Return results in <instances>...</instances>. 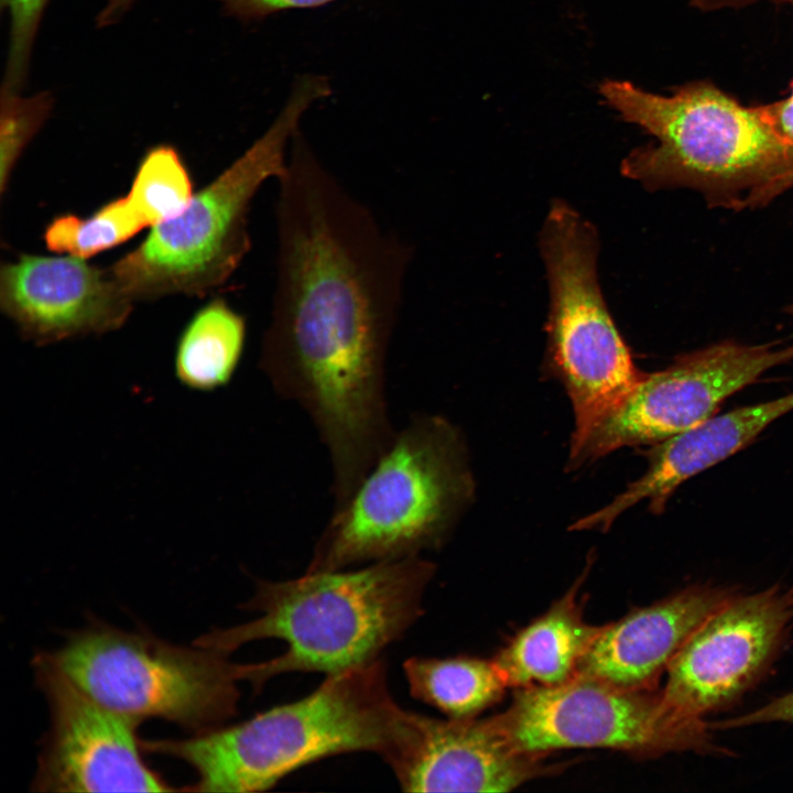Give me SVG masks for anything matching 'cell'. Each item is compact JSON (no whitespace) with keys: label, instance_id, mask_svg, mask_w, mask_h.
<instances>
[{"label":"cell","instance_id":"e0dca14e","mask_svg":"<svg viewBox=\"0 0 793 793\" xmlns=\"http://www.w3.org/2000/svg\"><path fill=\"white\" fill-rule=\"evenodd\" d=\"M580 582L517 633L496 656L508 687L557 685L572 680L600 627L584 620L576 599Z\"/></svg>","mask_w":793,"mask_h":793},{"label":"cell","instance_id":"277c9868","mask_svg":"<svg viewBox=\"0 0 793 793\" xmlns=\"http://www.w3.org/2000/svg\"><path fill=\"white\" fill-rule=\"evenodd\" d=\"M472 487L456 427L439 415H412L347 503L333 510L306 572L438 547L468 504Z\"/></svg>","mask_w":793,"mask_h":793},{"label":"cell","instance_id":"8992f818","mask_svg":"<svg viewBox=\"0 0 793 793\" xmlns=\"http://www.w3.org/2000/svg\"><path fill=\"white\" fill-rule=\"evenodd\" d=\"M330 93L325 77L297 82L268 129L177 215L151 227L146 238L110 270L134 302L171 294L202 296L224 284L247 256L252 199L284 171L304 113Z\"/></svg>","mask_w":793,"mask_h":793},{"label":"cell","instance_id":"cb8c5ba5","mask_svg":"<svg viewBox=\"0 0 793 793\" xmlns=\"http://www.w3.org/2000/svg\"><path fill=\"white\" fill-rule=\"evenodd\" d=\"M226 14L249 22L265 19L274 13L324 6L337 0H215Z\"/></svg>","mask_w":793,"mask_h":793},{"label":"cell","instance_id":"3957f363","mask_svg":"<svg viewBox=\"0 0 793 793\" xmlns=\"http://www.w3.org/2000/svg\"><path fill=\"white\" fill-rule=\"evenodd\" d=\"M414 715L392 697L379 658L328 675L307 696L242 723L141 746L192 767L197 779L187 791L258 792L340 753L373 752L388 763L409 737Z\"/></svg>","mask_w":793,"mask_h":793},{"label":"cell","instance_id":"8fae6325","mask_svg":"<svg viewBox=\"0 0 793 793\" xmlns=\"http://www.w3.org/2000/svg\"><path fill=\"white\" fill-rule=\"evenodd\" d=\"M35 673L48 707L32 787L36 792L175 791L141 756L139 720L118 713L82 689L44 653Z\"/></svg>","mask_w":793,"mask_h":793},{"label":"cell","instance_id":"7402d4cb","mask_svg":"<svg viewBox=\"0 0 793 793\" xmlns=\"http://www.w3.org/2000/svg\"><path fill=\"white\" fill-rule=\"evenodd\" d=\"M1 88L0 187L3 194L18 159L51 116L54 97L43 90L30 96Z\"/></svg>","mask_w":793,"mask_h":793},{"label":"cell","instance_id":"484cf974","mask_svg":"<svg viewBox=\"0 0 793 793\" xmlns=\"http://www.w3.org/2000/svg\"><path fill=\"white\" fill-rule=\"evenodd\" d=\"M757 108L778 138L793 148V90L784 100Z\"/></svg>","mask_w":793,"mask_h":793},{"label":"cell","instance_id":"44dd1931","mask_svg":"<svg viewBox=\"0 0 793 793\" xmlns=\"http://www.w3.org/2000/svg\"><path fill=\"white\" fill-rule=\"evenodd\" d=\"M193 195L189 174L177 150L159 144L141 159L127 197L152 227L181 213Z\"/></svg>","mask_w":793,"mask_h":793},{"label":"cell","instance_id":"ffe728a7","mask_svg":"<svg viewBox=\"0 0 793 793\" xmlns=\"http://www.w3.org/2000/svg\"><path fill=\"white\" fill-rule=\"evenodd\" d=\"M148 227L128 197L108 202L87 218L61 215L44 231L51 251L87 259L123 243Z\"/></svg>","mask_w":793,"mask_h":793},{"label":"cell","instance_id":"6da1fadb","mask_svg":"<svg viewBox=\"0 0 793 793\" xmlns=\"http://www.w3.org/2000/svg\"><path fill=\"white\" fill-rule=\"evenodd\" d=\"M276 182V274L259 368L309 416L332 476L352 484L397 432L385 369L413 248L382 227L300 131Z\"/></svg>","mask_w":793,"mask_h":793},{"label":"cell","instance_id":"30bf717a","mask_svg":"<svg viewBox=\"0 0 793 793\" xmlns=\"http://www.w3.org/2000/svg\"><path fill=\"white\" fill-rule=\"evenodd\" d=\"M793 360V345L727 340L678 356L638 384L580 439L571 443L576 469L626 446L656 445L713 416L769 369Z\"/></svg>","mask_w":793,"mask_h":793},{"label":"cell","instance_id":"9c48e42d","mask_svg":"<svg viewBox=\"0 0 793 793\" xmlns=\"http://www.w3.org/2000/svg\"><path fill=\"white\" fill-rule=\"evenodd\" d=\"M491 719L517 751L537 757L574 748L645 757L713 749L709 725L676 710L661 693L582 674L557 685L518 688L510 706Z\"/></svg>","mask_w":793,"mask_h":793},{"label":"cell","instance_id":"7a4b0ae2","mask_svg":"<svg viewBox=\"0 0 793 793\" xmlns=\"http://www.w3.org/2000/svg\"><path fill=\"white\" fill-rule=\"evenodd\" d=\"M434 573L432 562L413 555L260 580L246 604L257 618L203 634L195 644L230 653L252 641L282 640L283 653L241 664V680L254 688L287 672L338 674L381 658L414 624Z\"/></svg>","mask_w":793,"mask_h":793},{"label":"cell","instance_id":"83f0119b","mask_svg":"<svg viewBox=\"0 0 793 793\" xmlns=\"http://www.w3.org/2000/svg\"><path fill=\"white\" fill-rule=\"evenodd\" d=\"M787 311H789V312H790V314H791V315L793 316V304H792V305H791V306L789 307V309H787Z\"/></svg>","mask_w":793,"mask_h":793},{"label":"cell","instance_id":"ac0fdd59","mask_svg":"<svg viewBox=\"0 0 793 793\" xmlns=\"http://www.w3.org/2000/svg\"><path fill=\"white\" fill-rule=\"evenodd\" d=\"M246 335L245 318L225 301L206 304L180 335L174 355L175 378L197 392L226 387L240 363Z\"/></svg>","mask_w":793,"mask_h":793},{"label":"cell","instance_id":"d6986e66","mask_svg":"<svg viewBox=\"0 0 793 793\" xmlns=\"http://www.w3.org/2000/svg\"><path fill=\"white\" fill-rule=\"evenodd\" d=\"M403 671L413 698L453 719L474 718L508 687L493 660L412 656Z\"/></svg>","mask_w":793,"mask_h":793},{"label":"cell","instance_id":"f1b7e54d","mask_svg":"<svg viewBox=\"0 0 793 793\" xmlns=\"http://www.w3.org/2000/svg\"><path fill=\"white\" fill-rule=\"evenodd\" d=\"M789 1H793V0H789Z\"/></svg>","mask_w":793,"mask_h":793},{"label":"cell","instance_id":"2e32d148","mask_svg":"<svg viewBox=\"0 0 793 793\" xmlns=\"http://www.w3.org/2000/svg\"><path fill=\"white\" fill-rule=\"evenodd\" d=\"M793 410V392L754 405L714 414L693 428L653 446L647 471L609 504L573 524L574 530L606 531L641 500L660 514L686 480L735 455L772 422Z\"/></svg>","mask_w":793,"mask_h":793},{"label":"cell","instance_id":"4fadbf2b","mask_svg":"<svg viewBox=\"0 0 793 793\" xmlns=\"http://www.w3.org/2000/svg\"><path fill=\"white\" fill-rule=\"evenodd\" d=\"M132 304L110 268L86 259L23 254L1 268V308L36 345L116 330Z\"/></svg>","mask_w":793,"mask_h":793},{"label":"cell","instance_id":"603a6c76","mask_svg":"<svg viewBox=\"0 0 793 793\" xmlns=\"http://www.w3.org/2000/svg\"><path fill=\"white\" fill-rule=\"evenodd\" d=\"M50 0H0L10 21L9 48L2 88L21 91L40 22Z\"/></svg>","mask_w":793,"mask_h":793},{"label":"cell","instance_id":"7c38bea8","mask_svg":"<svg viewBox=\"0 0 793 793\" xmlns=\"http://www.w3.org/2000/svg\"><path fill=\"white\" fill-rule=\"evenodd\" d=\"M793 620V589L731 597L689 636L667 667L663 699L686 715L721 708L753 685Z\"/></svg>","mask_w":793,"mask_h":793},{"label":"cell","instance_id":"9a60e30c","mask_svg":"<svg viewBox=\"0 0 793 793\" xmlns=\"http://www.w3.org/2000/svg\"><path fill=\"white\" fill-rule=\"evenodd\" d=\"M732 597L693 586L600 627L577 674L631 689H651L696 628ZM576 674V675H577Z\"/></svg>","mask_w":793,"mask_h":793},{"label":"cell","instance_id":"5b68a950","mask_svg":"<svg viewBox=\"0 0 793 793\" xmlns=\"http://www.w3.org/2000/svg\"><path fill=\"white\" fill-rule=\"evenodd\" d=\"M600 93L623 120L659 141L632 151L621 164L624 176L647 188L688 187L714 206L741 209L749 194L793 170V148L758 108L711 86H688L665 97L608 80Z\"/></svg>","mask_w":793,"mask_h":793},{"label":"cell","instance_id":"ba28073f","mask_svg":"<svg viewBox=\"0 0 793 793\" xmlns=\"http://www.w3.org/2000/svg\"><path fill=\"white\" fill-rule=\"evenodd\" d=\"M540 238L550 286L546 359L572 402L573 443L619 404L644 372L605 303L593 225L567 203L555 200Z\"/></svg>","mask_w":793,"mask_h":793},{"label":"cell","instance_id":"5bb4252c","mask_svg":"<svg viewBox=\"0 0 793 793\" xmlns=\"http://www.w3.org/2000/svg\"><path fill=\"white\" fill-rule=\"evenodd\" d=\"M543 759L517 751L491 717L416 713L408 740L388 764L406 792H509L556 770Z\"/></svg>","mask_w":793,"mask_h":793},{"label":"cell","instance_id":"52a82bcc","mask_svg":"<svg viewBox=\"0 0 793 793\" xmlns=\"http://www.w3.org/2000/svg\"><path fill=\"white\" fill-rule=\"evenodd\" d=\"M47 654L91 697L139 721L161 718L199 734L237 713L241 664L221 650L96 623Z\"/></svg>","mask_w":793,"mask_h":793},{"label":"cell","instance_id":"d4e9b609","mask_svg":"<svg viewBox=\"0 0 793 793\" xmlns=\"http://www.w3.org/2000/svg\"><path fill=\"white\" fill-rule=\"evenodd\" d=\"M764 723H793V691L773 699L757 710L723 720L719 726L727 729Z\"/></svg>","mask_w":793,"mask_h":793},{"label":"cell","instance_id":"4316f807","mask_svg":"<svg viewBox=\"0 0 793 793\" xmlns=\"http://www.w3.org/2000/svg\"><path fill=\"white\" fill-rule=\"evenodd\" d=\"M793 187V170L787 171L746 197L742 208L757 207L772 200L775 196Z\"/></svg>","mask_w":793,"mask_h":793}]
</instances>
